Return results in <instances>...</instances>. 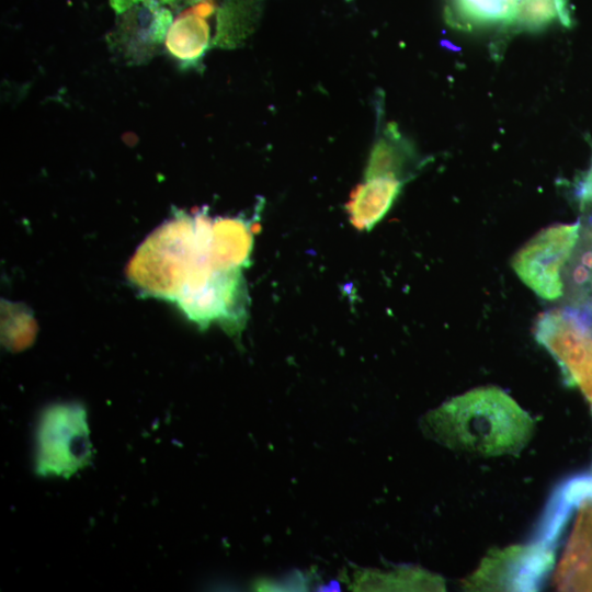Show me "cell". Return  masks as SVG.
<instances>
[{
  "label": "cell",
  "mask_w": 592,
  "mask_h": 592,
  "mask_svg": "<svg viewBox=\"0 0 592 592\" xmlns=\"http://www.w3.org/2000/svg\"><path fill=\"white\" fill-rule=\"evenodd\" d=\"M556 582L562 590L592 589V506L580 516L556 573Z\"/></svg>",
  "instance_id": "9"
},
{
  "label": "cell",
  "mask_w": 592,
  "mask_h": 592,
  "mask_svg": "<svg viewBox=\"0 0 592 592\" xmlns=\"http://www.w3.org/2000/svg\"><path fill=\"white\" fill-rule=\"evenodd\" d=\"M534 426L533 418L494 386L453 397L421 419L429 439L453 451L487 457L520 453Z\"/></svg>",
  "instance_id": "1"
},
{
  "label": "cell",
  "mask_w": 592,
  "mask_h": 592,
  "mask_svg": "<svg viewBox=\"0 0 592 592\" xmlns=\"http://www.w3.org/2000/svg\"><path fill=\"white\" fill-rule=\"evenodd\" d=\"M418 167L412 145L394 124H388L372 148L365 179L391 178L406 182Z\"/></svg>",
  "instance_id": "7"
},
{
  "label": "cell",
  "mask_w": 592,
  "mask_h": 592,
  "mask_svg": "<svg viewBox=\"0 0 592 592\" xmlns=\"http://www.w3.org/2000/svg\"><path fill=\"white\" fill-rule=\"evenodd\" d=\"M214 11L213 0H201L171 23L166 34V48L180 66H196L204 57L210 41L207 18Z\"/></svg>",
  "instance_id": "6"
},
{
  "label": "cell",
  "mask_w": 592,
  "mask_h": 592,
  "mask_svg": "<svg viewBox=\"0 0 592 592\" xmlns=\"http://www.w3.org/2000/svg\"><path fill=\"white\" fill-rule=\"evenodd\" d=\"M563 289L582 307L592 300V228H584L566 263Z\"/></svg>",
  "instance_id": "10"
},
{
  "label": "cell",
  "mask_w": 592,
  "mask_h": 592,
  "mask_svg": "<svg viewBox=\"0 0 592 592\" xmlns=\"http://www.w3.org/2000/svg\"><path fill=\"white\" fill-rule=\"evenodd\" d=\"M577 198L582 217L592 228V163L578 184Z\"/></svg>",
  "instance_id": "13"
},
{
  "label": "cell",
  "mask_w": 592,
  "mask_h": 592,
  "mask_svg": "<svg viewBox=\"0 0 592 592\" xmlns=\"http://www.w3.org/2000/svg\"><path fill=\"white\" fill-rule=\"evenodd\" d=\"M534 335L592 407V329L583 311L553 309L543 312L535 322Z\"/></svg>",
  "instance_id": "3"
},
{
  "label": "cell",
  "mask_w": 592,
  "mask_h": 592,
  "mask_svg": "<svg viewBox=\"0 0 592 592\" xmlns=\"http://www.w3.org/2000/svg\"><path fill=\"white\" fill-rule=\"evenodd\" d=\"M91 455L84 409L77 403L47 408L37 429L36 473L68 478L88 465Z\"/></svg>",
  "instance_id": "2"
},
{
  "label": "cell",
  "mask_w": 592,
  "mask_h": 592,
  "mask_svg": "<svg viewBox=\"0 0 592 592\" xmlns=\"http://www.w3.org/2000/svg\"><path fill=\"white\" fill-rule=\"evenodd\" d=\"M581 224L547 227L524 244L512 259L519 278L538 297L555 300L563 294L561 271L580 237Z\"/></svg>",
  "instance_id": "4"
},
{
  "label": "cell",
  "mask_w": 592,
  "mask_h": 592,
  "mask_svg": "<svg viewBox=\"0 0 592 592\" xmlns=\"http://www.w3.org/2000/svg\"><path fill=\"white\" fill-rule=\"evenodd\" d=\"M520 0H452L456 15L468 24L510 23Z\"/></svg>",
  "instance_id": "12"
},
{
  "label": "cell",
  "mask_w": 592,
  "mask_h": 592,
  "mask_svg": "<svg viewBox=\"0 0 592 592\" xmlns=\"http://www.w3.org/2000/svg\"><path fill=\"white\" fill-rule=\"evenodd\" d=\"M112 5L118 11L122 12L125 9L132 7L133 4L141 1V0H111Z\"/></svg>",
  "instance_id": "14"
},
{
  "label": "cell",
  "mask_w": 592,
  "mask_h": 592,
  "mask_svg": "<svg viewBox=\"0 0 592 592\" xmlns=\"http://www.w3.org/2000/svg\"><path fill=\"white\" fill-rule=\"evenodd\" d=\"M403 183L391 178L365 179L346 205L352 224L360 230H371L390 209Z\"/></svg>",
  "instance_id": "8"
},
{
  "label": "cell",
  "mask_w": 592,
  "mask_h": 592,
  "mask_svg": "<svg viewBox=\"0 0 592 592\" xmlns=\"http://www.w3.org/2000/svg\"><path fill=\"white\" fill-rule=\"evenodd\" d=\"M550 547L533 542L491 551L465 581L467 590L534 591L551 565Z\"/></svg>",
  "instance_id": "5"
},
{
  "label": "cell",
  "mask_w": 592,
  "mask_h": 592,
  "mask_svg": "<svg viewBox=\"0 0 592 592\" xmlns=\"http://www.w3.org/2000/svg\"><path fill=\"white\" fill-rule=\"evenodd\" d=\"M554 21L570 24L566 0H520L510 23L524 30H538Z\"/></svg>",
  "instance_id": "11"
}]
</instances>
